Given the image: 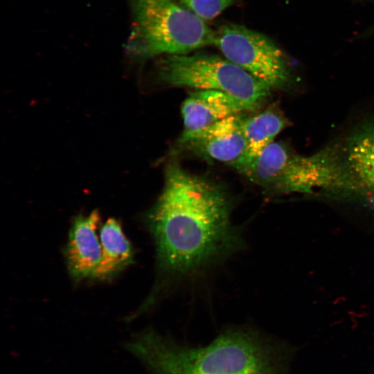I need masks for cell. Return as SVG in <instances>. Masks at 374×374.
<instances>
[{"label":"cell","mask_w":374,"mask_h":374,"mask_svg":"<svg viewBox=\"0 0 374 374\" xmlns=\"http://www.w3.org/2000/svg\"><path fill=\"white\" fill-rule=\"evenodd\" d=\"M158 77L164 83L198 90L225 92L242 103L249 111L269 97L270 88L240 66L215 55H170L158 64Z\"/></svg>","instance_id":"cell-5"},{"label":"cell","mask_w":374,"mask_h":374,"mask_svg":"<svg viewBox=\"0 0 374 374\" xmlns=\"http://www.w3.org/2000/svg\"><path fill=\"white\" fill-rule=\"evenodd\" d=\"M238 171L274 194H318L337 199L341 186L340 166L332 143L306 156L273 141Z\"/></svg>","instance_id":"cell-3"},{"label":"cell","mask_w":374,"mask_h":374,"mask_svg":"<svg viewBox=\"0 0 374 374\" xmlns=\"http://www.w3.org/2000/svg\"><path fill=\"white\" fill-rule=\"evenodd\" d=\"M332 143L341 170L337 199L374 208V112L357 118Z\"/></svg>","instance_id":"cell-7"},{"label":"cell","mask_w":374,"mask_h":374,"mask_svg":"<svg viewBox=\"0 0 374 374\" xmlns=\"http://www.w3.org/2000/svg\"><path fill=\"white\" fill-rule=\"evenodd\" d=\"M214 45L224 57L270 89H284L291 79L282 51L267 36L243 26L227 24L215 31Z\"/></svg>","instance_id":"cell-6"},{"label":"cell","mask_w":374,"mask_h":374,"mask_svg":"<svg viewBox=\"0 0 374 374\" xmlns=\"http://www.w3.org/2000/svg\"><path fill=\"white\" fill-rule=\"evenodd\" d=\"M182 5L204 20L218 16L235 0H179Z\"/></svg>","instance_id":"cell-13"},{"label":"cell","mask_w":374,"mask_h":374,"mask_svg":"<svg viewBox=\"0 0 374 374\" xmlns=\"http://www.w3.org/2000/svg\"><path fill=\"white\" fill-rule=\"evenodd\" d=\"M225 192L179 164H169L163 190L147 213L159 271L172 280L199 274L242 249Z\"/></svg>","instance_id":"cell-1"},{"label":"cell","mask_w":374,"mask_h":374,"mask_svg":"<svg viewBox=\"0 0 374 374\" xmlns=\"http://www.w3.org/2000/svg\"><path fill=\"white\" fill-rule=\"evenodd\" d=\"M249 111L233 96L217 90H198L183 103L184 132L205 128L224 118Z\"/></svg>","instance_id":"cell-10"},{"label":"cell","mask_w":374,"mask_h":374,"mask_svg":"<svg viewBox=\"0 0 374 374\" xmlns=\"http://www.w3.org/2000/svg\"><path fill=\"white\" fill-rule=\"evenodd\" d=\"M125 348L154 374H277L271 344L246 328L227 330L197 347L148 329L134 335Z\"/></svg>","instance_id":"cell-2"},{"label":"cell","mask_w":374,"mask_h":374,"mask_svg":"<svg viewBox=\"0 0 374 374\" xmlns=\"http://www.w3.org/2000/svg\"><path fill=\"white\" fill-rule=\"evenodd\" d=\"M132 26L125 51L136 60L184 55L214 45L215 31L175 0H128Z\"/></svg>","instance_id":"cell-4"},{"label":"cell","mask_w":374,"mask_h":374,"mask_svg":"<svg viewBox=\"0 0 374 374\" xmlns=\"http://www.w3.org/2000/svg\"><path fill=\"white\" fill-rule=\"evenodd\" d=\"M244 113L231 116L205 128L183 132L180 142L206 157L238 169L247 157L242 129Z\"/></svg>","instance_id":"cell-8"},{"label":"cell","mask_w":374,"mask_h":374,"mask_svg":"<svg viewBox=\"0 0 374 374\" xmlns=\"http://www.w3.org/2000/svg\"><path fill=\"white\" fill-rule=\"evenodd\" d=\"M100 216L98 211L79 215L73 220L65 249L66 265L71 277L80 280L93 276L102 255L98 229Z\"/></svg>","instance_id":"cell-9"},{"label":"cell","mask_w":374,"mask_h":374,"mask_svg":"<svg viewBox=\"0 0 374 374\" xmlns=\"http://www.w3.org/2000/svg\"><path fill=\"white\" fill-rule=\"evenodd\" d=\"M287 125V119L276 108L270 107L253 116L246 115L242 123L247 142V157L244 164L274 141V138Z\"/></svg>","instance_id":"cell-12"},{"label":"cell","mask_w":374,"mask_h":374,"mask_svg":"<svg viewBox=\"0 0 374 374\" xmlns=\"http://www.w3.org/2000/svg\"><path fill=\"white\" fill-rule=\"evenodd\" d=\"M102 248L100 263L92 278L107 279L133 262L134 251L121 223L109 218L99 231Z\"/></svg>","instance_id":"cell-11"}]
</instances>
